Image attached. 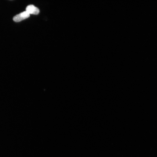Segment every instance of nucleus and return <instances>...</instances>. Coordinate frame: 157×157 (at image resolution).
Listing matches in <instances>:
<instances>
[{"mask_svg":"<svg viewBox=\"0 0 157 157\" xmlns=\"http://www.w3.org/2000/svg\"><path fill=\"white\" fill-rule=\"evenodd\" d=\"M30 14L25 11L14 16L13 19L15 22H18L28 18Z\"/></svg>","mask_w":157,"mask_h":157,"instance_id":"f257e3e1","label":"nucleus"},{"mask_svg":"<svg viewBox=\"0 0 157 157\" xmlns=\"http://www.w3.org/2000/svg\"><path fill=\"white\" fill-rule=\"evenodd\" d=\"M26 11L30 15H37L40 12L39 9L33 5H30L27 6L26 8Z\"/></svg>","mask_w":157,"mask_h":157,"instance_id":"f03ea898","label":"nucleus"}]
</instances>
